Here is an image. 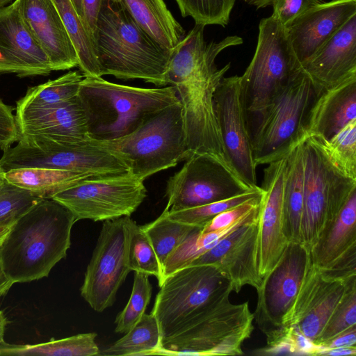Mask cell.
<instances>
[{"mask_svg": "<svg viewBox=\"0 0 356 356\" xmlns=\"http://www.w3.org/2000/svg\"><path fill=\"white\" fill-rule=\"evenodd\" d=\"M92 43L102 76L142 79L156 86L168 85L172 50L152 38L120 5L105 0Z\"/></svg>", "mask_w": 356, "mask_h": 356, "instance_id": "obj_3", "label": "cell"}, {"mask_svg": "<svg viewBox=\"0 0 356 356\" xmlns=\"http://www.w3.org/2000/svg\"><path fill=\"white\" fill-rule=\"evenodd\" d=\"M122 6L152 38L173 50L185 31L168 10L164 0H109Z\"/></svg>", "mask_w": 356, "mask_h": 356, "instance_id": "obj_27", "label": "cell"}, {"mask_svg": "<svg viewBox=\"0 0 356 356\" xmlns=\"http://www.w3.org/2000/svg\"><path fill=\"white\" fill-rule=\"evenodd\" d=\"M214 104L227 163L250 187L259 188L239 76L222 79Z\"/></svg>", "mask_w": 356, "mask_h": 356, "instance_id": "obj_16", "label": "cell"}, {"mask_svg": "<svg viewBox=\"0 0 356 356\" xmlns=\"http://www.w3.org/2000/svg\"><path fill=\"white\" fill-rule=\"evenodd\" d=\"M300 67L286 28L272 15L261 19L254 56L240 76L248 113L268 104Z\"/></svg>", "mask_w": 356, "mask_h": 356, "instance_id": "obj_11", "label": "cell"}, {"mask_svg": "<svg viewBox=\"0 0 356 356\" xmlns=\"http://www.w3.org/2000/svg\"><path fill=\"white\" fill-rule=\"evenodd\" d=\"M29 30L47 55L53 71L79 67L74 43L52 0H15Z\"/></svg>", "mask_w": 356, "mask_h": 356, "instance_id": "obj_22", "label": "cell"}, {"mask_svg": "<svg viewBox=\"0 0 356 356\" xmlns=\"http://www.w3.org/2000/svg\"><path fill=\"white\" fill-rule=\"evenodd\" d=\"M287 154L268 163L264 170L258 220V270L262 279L276 265L289 243L283 216Z\"/></svg>", "mask_w": 356, "mask_h": 356, "instance_id": "obj_18", "label": "cell"}, {"mask_svg": "<svg viewBox=\"0 0 356 356\" xmlns=\"http://www.w3.org/2000/svg\"><path fill=\"white\" fill-rule=\"evenodd\" d=\"M159 287L151 313L157 319L162 339L232 291L229 280L213 264L180 268L167 276Z\"/></svg>", "mask_w": 356, "mask_h": 356, "instance_id": "obj_10", "label": "cell"}, {"mask_svg": "<svg viewBox=\"0 0 356 356\" xmlns=\"http://www.w3.org/2000/svg\"><path fill=\"white\" fill-rule=\"evenodd\" d=\"M225 296L195 316L179 331L161 340L168 350L193 355H242V345L254 330L248 302L232 304Z\"/></svg>", "mask_w": 356, "mask_h": 356, "instance_id": "obj_9", "label": "cell"}, {"mask_svg": "<svg viewBox=\"0 0 356 356\" xmlns=\"http://www.w3.org/2000/svg\"><path fill=\"white\" fill-rule=\"evenodd\" d=\"M184 17H191L195 24L225 26L236 0H175Z\"/></svg>", "mask_w": 356, "mask_h": 356, "instance_id": "obj_39", "label": "cell"}, {"mask_svg": "<svg viewBox=\"0 0 356 356\" xmlns=\"http://www.w3.org/2000/svg\"><path fill=\"white\" fill-rule=\"evenodd\" d=\"M15 222H8L0 224V246L7 236Z\"/></svg>", "mask_w": 356, "mask_h": 356, "instance_id": "obj_50", "label": "cell"}, {"mask_svg": "<svg viewBox=\"0 0 356 356\" xmlns=\"http://www.w3.org/2000/svg\"><path fill=\"white\" fill-rule=\"evenodd\" d=\"M7 181L26 189L42 199H50L92 176L81 172L48 168H21L5 172Z\"/></svg>", "mask_w": 356, "mask_h": 356, "instance_id": "obj_29", "label": "cell"}, {"mask_svg": "<svg viewBox=\"0 0 356 356\" xmlns=\"http://www.w3.org/2000/svg\"><path fill=\"white\" fill-rule=\"evenodd\" d=\"M317 345L325 349L356 346V325Z\"/></svg>", "mask_w": 356, "mask_h": 356, "instance_id": "obj_47", "label": "cell"}, {"mask_svg": "<svg viewBox=\"0 0 356 356\" xmlns=\"http://www.w3.org/2000/svg\"><path fill=\"white\" fill-rule=\"evenodd\" d=\"M20 135H38L78 142L90 139L86 118L78 97L56 106L16 111Z\"/></svg>", "mask_w": 356, "mask_h": 356, "instance_id": "obj_24", "label": "cell"}, {"mask_svg": "<svg viewBox=\"0 0 356 356\" xmlns=\"http://www.w3.org/2000/svg\"><path fill=\"white\" fill-rule=\"evenodd\" d=\"M19 138V134L13 108L0 98V149L3 152L6 150Z\"/></svg>", "mask_w": 356, "mask_h": 356, "instance_id": "obj_44", "label": "cell"}, {"mask_svg": "<svg viewBox=\"0 0 356 356\" xmlns=\"http://www.w3.org/2000/svg\"><path fill=\"white\" fill-rule=\"evenodd\" d=\"M321 138L332 162L346 175L356 179V119L328 140Z\"/></svg>", "mask_w": 356, "mask_h": 356, "instance_id": "obj_37", "label": "cell"}, {"mask_svg": "<svg viewBox=\"0 0 356 356\" xmlns=\"http://www.w3.org/2000/svg\"><path fill=\"white\" fill-rule=\"evenodd\" d=\"M356 119V75L322 89L310 110L306 134L330 139Z\"/></svg>", "mask_w": 356, "mask_h": 356, "instance_id": "obj_25", "label": "cell"}, {"mask_svg": "<svg viewBox=\"0 0 356 356\" xmlns=\"http://www.w3.org/2000/svg\"><path fill=\"white\" fill-rule=\"evenodd\" d=\"M258 220L238 227L187 266L213 264L229 280L232 291L245 285L257 290L263 280L258 270Z\"/></svg>", "mask_w": 356, "mask_h": 356, "instance_id": "obj_19", "label": "cell"}, {"mask_svg": "<svg viewBox=\"0 0 356 356\" xmlns=\"http://www.w3.org/2000/svg\"><path fill=\"white\" fill-rule=\"evenodd\" d=\"M321 90L300 67L268 104L248 113L257 165L283 157L307 137L309 114Z\"/></svg>", "mask_w": 356, "mask_h": 356, "instance_id": "obj_5", "label": "cell"}, {"mask_svg": "<svg viewBox=\"0 0 356 356\" xmlns=\"http://www.w3.org/2000/svg\"><path fill=\"white\" fill-rule=\"evenodd\" d=\"M17 144L3 151L0 166L3 170L21 168H48L90 175L92 177L129 172L126 163L90 139L64 141L38 135H20Z\"/></svg>", "mask_w": 356, "mask_h": 356, "instance_id": "obj_8", "label": "cell"}, {"mask_svg": "<svg viewBox=\"0 0 356 356\" xmlns=\"http://www.w3.org/2000/svg\"><path fill=\"white\" fill-rule=\"evenodd\" d=\"M356 247V191L349 197L335 220L321 232L309 250L311 262L325 269Z\"/></svg>", "mask_w": 356, "mask_h": 356, "instance_id": "obj_26", "label": "cell"}, {"mask_svg": "<svg viewBox=\"0 0 356 356\" xmlns=\"http://www.w3.org/2000/svg\"><path fill=\"white\" fill-rule=\"evenodd\" d=\"M319 271L325 277L336 280H347L356 276V247L348 250L327 268Z\"/></svg>", "mask_w": 356, "mask_h": 356, "instance_id": "obj_45", "label": "cell"}, {"mask_svg": "<svg viewBox=\"0 0 356 356\" xmlns=\"http://www.w3.org/2000/svg\"><path fill=\"white\" fill-rule=\"evenodd\" d=\"M354 325H356V277L350 281L342 302L314 343L327 341Z\"/></svg>", "mask_w": 356, "mask_h": 356, "instance_id": "obj_40", "label": "cell"}, {"mask_svg": "<svg viewBox=\"0 0 356 356\" xmlns=\"http://www.w3.org/2000/svg\"><path fill=\"white\" fill-rule=\"evenodd\" d=\"M88 133L95 140H111L136 129L149 116L179 100L170 86L144 88L84 76L78 92Z\"/></svg>", "mask_w": 356, "mask_h": 356, "instance_id": "obj_4", "label": "cell"}, {"mask_svg": "<svg viewBox=\"0 0 356 356\" xmlns=\"http://www.w3.org/2000/svg\"><path fill=\"white\" fill-rule=\"evenodd\" d=\"M300 66L321 89L356 75V15Z\"/></svg>", "mask_w": 356, "mask_h": 356, "instance_id": "obj_23", "label": "cell"}, {"mask_svg": "<svg viewBox=\"0 0 356 356\" xmlns=\"http://www.w3.org/2000/svg\"><path fill=\"white\" fill-rule=\"evenodd\" d=\"M95 332L79 334L37 344L0 343V356H93L100 350L95 342Z\"/></svg>", "mask_w": 356, "mask_h": 356, "instance_id": "obj_30", "label": "cell"}, {"mask_svg": "<svg viewBox=\"0 0 356 356\" xmlns=\"http://www.w3.org/2000/svg\"><path fill=\"white\" fill-rule=\"evenodd\" d=\"M72 213L57 201L41 199L17 219L0 246V262L15 283L46 277L67 256Z\"/></svg>", "mask_w": 356, "mask_h": 356, "instance_id": "obj_2", "label": "cell"}, {"mask_svg": "<svg viewBox=\"0 0 356 356\" xmlns=\"http://www.w3.org/2000/svg\"><path fill=\"white\" fill-rule=\"evenodd\" d=\"M7 183H8V181L5 177V171L0 166V195L3 192Z\"/></svg>", "mask_w": 356, "mask_h": 356, "instance_id": "obj_54", "label": "cell"}, {"mask_svg": "<svg viewBox=\"0 0 356 356\" xmlns=\"http://www.w3.org/2000/svg\"><path fill=\"white\" fill-rule=\"evenodd\" d=\"M167 213L165 208L156 220L141 226L154 249L162 270L168 257L195 227L171 220Z\"/></svg>", "mask_w": 356, "mask_h": 356, "instance_id": "obj_34", "label": "cell"}, {"mask_svg": "<svg viewBox=\"0 0 356 356\" xmlns=\"http://www.w3.org/2000/svg\"><path fill=\"white\" fill-rule=\"evenodd\" d=\"M90 140L120 158L129 172L143 181L188 158L183 107L179 101L156 111L124 136Z\"/></svg>", "mask_w": 356, "mask_h": 356, "instance_id": "obj_6", "label": "cell"}, {"mask_svg": "<svg viewBox=\"0 0 356 356\" xmlns=\"http://www.w3.org/2000/svg\"><path fill=\"white\" fill-rule=\"evenodd\" d=\"M147 274L134 272L132 291L123 310L116 316L115 332H129L145 313L149 303L152 287Z\"/></svg>", "mask_w": 356, "mask_h": 356, "instance_id": "obj_38", "label": "cell"}, {"mask_svg": "<svg viewBox=\"0 0 356 356\" xmlns=\"http://www.w3.org/2000/svg\"><path fill=\"white\" fill-rule=\"evenodd\" d=\"M354 277L356 276L347 280L329 279L311 264L283 327H294L314 343L342 302Z\"/></svg>", "mask_w": 356, "mask_h": 356, "instance_id": "obj_17", "label": "cell"}, {"mask_svg": "<svg viewBox=\"0 0 356 356\" xmlns=\"http://www.w3.org/2000/svg\"><path fill=\"white\" fill-rule=\"evenodd\" d=\"M302 141L287 154L284 186V232L289 242L300 243L303 211L304 163Z\"/></svg>", "mask_w": 356, "mask_h": 356, "instance_id": "obj_28", "label": "cell"}, {"mask_svg": "<svg viewBox=\"0 0 356 356\" xmlns=\"http://www.w3.org/2000/svg\"><path fill=\"white\" fill-rule=\"evenodd\" d=\"M301 145L304 191L300 243L309 250L356 191V179L332 162L319 136H307Z\"/></svg>", "mask_w": 356, "mask_h": 356, "instance_id": "obj_7", "label": "cell"}, {"mask_svg": "<svg viewBox=\"0 0 356 356\" xmlns=\"http://www.w3.org/2000/svg\"><path fill=\"white\" fill-rule=\"evenodd\" d=\"M73 4H74V6L79 15V16L80 17V18L81 19V21H82V19H83V2H82V0H72Z\"/></svg>", "mask_w": 356, "mask_h": 356, "instance_id": "obj_53", "label": "cell"}, {"mask_svg": "<svg viewBox=\"0 0 356 356\" xmlns=\"http://www.w3.org/2000/svg\"><path fill=\"white\" fill-rule=\"evenodd\" d=\"M83 77L79 71H70L57 79L30 87L17 102L16 111L44 108L71 100L77 97Z\"/></svg>", "mask_w": 356, "mask_h": 356, "instance_id": "obj_32", "label": "cell"}, {"mask_svg": "<svg viewBox=\"0 0 356 356\" xmlns=\"http://www.w3.org/2000/svg\"><path fill=\"white\" fill-rule=\"evenodd\" d=\"M49 59L26 25L14 1L0 8V74L19 77L47 76Z\"/></svg>", "mask_w": 356, "mask_h": 356, "instance_id": "obj_20", "label": "cell"}, {"mask_svg": "<svg viewBox=\"0 0 356 356\" xmlns=\"http://www.w3.org/2000/svg\"><path fill=\"white\" fill-rule=\"evenodd\" d=\"M8 321L4 313L0 310V343L4 342V334Z\"/></svg>", "mask_w": 356, "mask_h": 356, "instance_id": "obj_51", "label": "cell"}, {"mask_svg": "<svg viewBox=\"0 0 356 356\" xmlns=\"http://www.w3.org/2000/svg\"><path fill=\"white\" fill-rule=\"evenodd\" d=\"M356 355V346L341 347L334 348H322L317 354L319 356H341Z\"/></svg>", "mask_w": 356, "mask_h": 356, "instance_id": "obj_48", "label": "cell"}, {"mask_svg": "<svg viewBox=\"0 0 356 356\" xmlns=\"http://www.w3.org/2000/svg\"><path fill=\"white\" fill-rule=\"evenodd\" d=\"M15 282L6 273L0 262V297L5 296Z\"/></svg>", "mask_w": 356, "mask_h": 356, "instance_id": "obj_49", "label": "cell"}, {"mask_svg": "<svg viewBox=\"0 0 356 356\" xmlns=\"http://www.w3.org/2000/svg\"><path fill=\"white\" fill-rule=\"evenodd\" d=\"M354 15H356V0H330L312 7L295 19L286 31L300 65L312 57Z\"/></svg>", "mask_w": 356, "mask_h": 356, "instance_id": "obj_21", "label": "cell"}, {"mask_svg": "<svg viewBox=\"0 0 356 356\" xmlns=\"http://www.w3.org/2000/svg\"><path fill=\"white\" fill-rule=\"evenodd\" d=\"M322 2L323 0H273L272 16L286 28L298 16Z\"/></svg>", "mask_w": 356, "mask_h": 356, "instance_id": "obj_43", "label": "cell"}, {"mask_svg": "<svg viewBox=\"0 0 356 356\" xmlns=\"http://www.w3.org/2000/svg\"><path fill=\"white\" fill-rule=\"evenodd\" d=\"M261 196L220 213L202 227V232L220 230L236 223L259 206Z\"/></svg>", "mask_w": 356, "mask_h": 356, "instance_id": "obj_42", "label": "cell"}, {"mask_svg": "<svg viewBox=\"0 0 356 356\" xmlns=\"http://www.w3.org/2000/svg\"><path fill=\"white\" fill-rule=\"evenodd\" d=\"M147 197L144 181L130 172L86 179L51 199L67 209L75 222L131 216Z\"/></svg>", "mask_w": 356, "mask_h": 356, "instance_id": "obj_12", "label": "cell"}, {"mask_svg": "<svg viewBox=\"0 0 356 356\" xmlns=\"http://www.w3.org/2000/svg\"><path fill=\"white\" fill-rule=\"evenodd\" d=\"M74 43L83 76H102L92 41L72 0H52Z\"/></svg>", "mask_w": 356, "mask_h": 356, "instance_id": "obj_33", "label": "cell"}, {"mask_svg": "<svg viewBox=\"0 0 356 356\" xmlns=\"http://www.w3.org/2000/svg\"><path fill=\"white\" fill-rule=\"evenodd\" d=\"M250 187L227 164L209 153H194L167 182L169 212L225 200L259 189Z\"/></svg>", "mask_w": 356, "mask_h": 356, "instance_id": "obj_13", "label": "cell"}, {"mask_svg": "<svg viewBox=\"0 0 356 356\" xmlns=\"http://www.w3.org/2000/svg\"><path fill=\"white\" fill-rule=\"evenodd\" d=\"M262 193L263 191L260 186L259 189L250 191L230 198L176 211H168L167 213L171 220L203 227L220 213L250 200L259 197Z\"/></svg>", "mask_w": 356, "mask_h": 356, "instance_id": "obj_36", "label": "cell"}, {"mask_svg": "<svg viewBox=\"0 0 356 356\" xmlns=\"http://www.w3.org/2000/svg\"><path fill=\"white\" fill-rule=\"evenodd\" d=\"M204 29L195 24L172 50L166 78L183 107L188 158L194 153H209L226 161L214 95L231 63L218 69L215 60L224 49L241 44L243 39L230 35L207 42Z\"/></svg>", "mask_w": 356, "mask_h": 356, "instance_id": "obj_1", "label": "cell"}, {"mask_svg": "<svg viewBox=\"0 0 356 356\" xmlns=\"http://www.w3.org/2000/svg\"><path fill=\"white\" fill-rule=\"evenodd\" d=\"M130 216L104 221L80 288L81 296L95 311L111 307L131 271L129 265Z\"/></svg>", "mask_w": 356, "mask_h": 356, "instance_id": "obj_14", "label": "cell"}, {"mask_svg": "<svg viewBox=\"0 0 356 356\" xmlns=\"http://www.w3.org/2000/svg\"><path fill=\"white\" fill-rule=\"evenodd\" d=\"M129 231L128 257L131 270L155 276L160 286L163 281V270L148 236L131 218Z\"/></svg>", "mask_w": 356, "mask_h": 356, "instance_id": "obj_35", "label": "cell"}, {"mask_svg": "<svg viewBox=\"0 0 356 356\" xmlns=\"http://www.w3.org/2000/svg\"><path fill=\"white\" fill-rule=\"evenodd\" d=\"M13 0H0V8L6 6L11 3Z\"/></svg>", "mask_w": 356, "mask_h": 356, "instance_id": "obj_55", "label": "cell"}, {"mask_svg": "<svg viewBox=\"0 0 356 356\" xmlns=\"http://www.w3.org/2000/svg\"><path fill=\"white\" fill-rule=\"evenodd\" d=\"M157 319L151 312L144 314L137 323L115 342L100 350L99 355L143 356L156 355L161 347Z\"/></svg>", "mask_w": 356, "mask_h": 356, "instance_id": "obj_31", "label": "cell"}, {"mask_svg": "<svg viewBox=\"0 0 356 356\" xmlns=\"http://www.w3.org/2000/svg\"><path fill=\"white\" fill-rule=\"evenodd\" d=\"M309 250L289 242L276 265L262 280L254 314L266 339L280 333L311 265Z\"/></svg>", "mask_w": 356, "mask_h": 356, "instance_id": "obj_15", "label": "cell"}, {"mask_svg": "<svg viewBox=\"0 0 356 356\" xmlns=\"http://www.w3.org/2000/svg\"><path fill=\"white\" fill-rule=\"evenodd\" d=\"M105 0H82L83 26L92 41L96 22ZM93 44V43H92Z\"/></svg>", "mask_w": 356, "mask_h": 356, "instance_id": "obj_46", "label": "cell"}, {"mask_svg": "<svg viewBox=\"0 0 356 356\" xmlns=\"http://www.w3.org/2000/svg\"><path fill=\"white\" fill-rule=\"evenodd\" d=\"M41 199L8 182L0 195V224L15 222Z\"/></svg>", "mask_w": 356, "mask_h": 356, "instance_id": "obj_41", "label": "cell"}, {"mask_svg": "<svg viewBox=\"0 0 356 356\" xmlns=\"http://www.w3.org/2000/svg\"><path fill=\"white\" fill-rule=\"evenodd\" d=\"M249 5L255 6L257 8H265L271 6L273 0H243Z\"/></svg>", "mask_w": 356, "mask_h": 356, "instance_id": "obj_52", "label": "cell"}]
</instances>
